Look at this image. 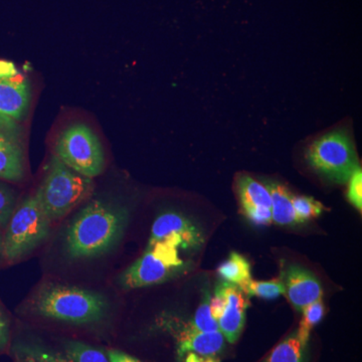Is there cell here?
<instances>
[{
  "mask_svg": "<svg viewBox=\"0 0 362 362\" xmlns=\"http://www.w3.org/2000/svg\"><path fill=\"white\" fill-rule=\"evenodd\" d=\"M128 223L129 211L126 207L99 199L89 202L66 230V255L73 259H84L110 252L122 239Z\"/></svg>",
  "mask_w": 362,
  "mask_h": 362,
  "instance_id": "1",
  "label": "cell"
},
{
  "mask_svg": "<svg viewBox=\"0 0 362 362\" xmlns=\"http://www.w3.org/2000/svg\"><path fill=\"white\" fill-rule=\"evenodd\" d=\"M37 315L75 325L97 323L108 312L106 298L99 293L61 284L42 286L33 299Z\"/></svg>",
  "mask_w": 362,
  "mask_h": 362,
  "instance_id": "2",
  "label": "cell"
},
{
  "mask_svg": "<svg viewBox=\"0 0 362 362\" xmlns=\"http://www.w3.org/2000/svg\"><path fill=\"white\" fill-rule=\"evenodd\" d=\"M180 250L190 251L180 238L168 237L149 242L141 258L123 272L119 284L123 289L132 290L161 284L177 277L190 266L181 258Z\"/></svg>",
  "mask_w": 362,
  "mask_h": 362,
  "instance_id": "3",
  "label": "cell"
},
{
  "mask_svg": "<svg viewBox=\"0 0 362 362\" xmlns=\"http://www.w3.org/2000/svg\"><path fill=\"white\" fill-rule=\"evenodd\" d=\"M94 187L92 178L78 175L54 156L35 197L47 218L54 221L87 201Z\"/></svg>",
  "mask_w": 362,
  "mask_h": 362,
  "instance_id": "4",
  "label": "cell"
},
{
  "mask_svg": "<svg viewBox=\"0 0 362 362\" xmlns=\"http://www.w3.org/2000/svg\"><path fill=\"white\" fill-rule=\"evenodd\" d=\"M52 221L35 195L25 197L14 209L2 238V256L16 262L35 251L47 239Z\"/></svg>",
  "mask_w": 362,
  "mask_h": 362,
  "instance_id": "5",
  "label": "cell"
},
{
  "mask_svg": "<svg viewBox=\"0 0 362 362\" xmlns=\"http://www.w3.org/2000/svg\"><path fill=\"white\" fill-rule=\"evenodd\" d=\"M306 160L319 175L335 183L349 182L359 168L354 142L343 130L332 131L312 143Z\"/></svg>",
  "mask_w": 362,
  "mask_h": 362,
  "instance_id": "6",
  "label": "cell"
},
{
  "mask_svg": "<svg viewBox=\"0 0 362 362\" xmlns=\"http://www.w3.org/2000/svg\"><path fill=\"white\" fill-rule=\"evenodd\" d=\"M56 156L78 175L92 180L101 175L105 168L101 142L85 124H74L59 135Z\"/></svg>",
  "mask_w": 362,
  "mask_h": 362,
  "instance_id": "7",
  "label": "cell"
},
{
  "mask_svg": "<svg viewBox=\"0 0 362 362\" xmlns=\"http://www.w3.org/2000/svg\"><path fill=\"white\" fill-rule=\"evenodd\" d=\"M280 278L284 284L286 297L297 310L321 299L322 286L318 278L310 271L299 265L283 267Z\"/></svg>",
  "mask_w": 362,
  "mask_h": 362,
  "instance_id": "8",
  "label": "cell"
},
{
  "mask_svg": "<svg viewBox=\"0 0 362 362\" xmlns=\"http://www.w3.org/2000/svg\"><path fill=\"white\" fill-rule=\"evenodd\" d=\"M30 101L28 80L20 73L0 78V123L13 124L25 117Z\"/></svg>",
  "mask_w": 362,
  "mask_h": 362,
  "instance_id": "9",
  "label": "cell"
},
{
  "mask_svg": "<svg viewBox=\"0 0 362 362\" xmlns=\"http://www.w3.org/2000/svg\"><path fill=\"white\" fill-rule=\"evenodd\" d=\"M168 237H178L183 240L190 250L197 251L204 243V235L189 218L175 211L160 214L152 226L149 242Z\"/></svg>",
  "mask_w": 362,
  "mask_h": 362,
  "instance_id": "10",
  "label": "cell"
},
{
  "mask_svg": "<svg viewBox=\"0 0 362 362\" xmlns=\"http://www.w3.org/2000/svg\"><path fill=\"white\" fill-rule=\"evenodd\" d=\"M223 291L226 300L225 310L218 319V329L228 342L235 343L246 323L247 298L238 286L223 282Z\"/></svg>",
  "mask_w": 362,
  "mask_h": 362,
  "instance_id": "11",
  "label": "cell"
},
{
  "mask_svg": "<svg viewBox=\"0 0 362 362\" xmlns=\"http://www.w3.org/2000/svg\"><path fill=\"white\" fill-rule=\"evenodd\" d=\"M225 346V337L220 330L213 332H201L192 329L183 333L178 344V352L182 356L194 354L199 356H218Z\"/></svg>",
  "mask_w": 362,
  "mask_h": 362,
  "instance_id": "12",
  "label": "cell"
},
{
  "mask_svg": "<svg viewBox=\"0 0 362 362\" xmlns=\"http://www.w3.org/2000/svg\"><path fill=\"white\" fill-rule=\"evenodd\" d=\"M25 177V156L18 142L0 132V180L18 182Z\"/></svg>",
  "mask_w": 362,
  "mask_h": 362,
  "instance_id": "13",
  "label": "cell"
},
{
  "mask_svg": "<svg viewBox=\"0 0 362 362\" xmlns=\"http://www.w3.org/2000/svg\"><path fill=\"white\" fill-rule=\"evenodd\" d=\"M272 199V221L279 226L297 225L298 220L292 204L291 192L279 182L269 181L266 183Z\"/></svg>",
  "mask_w": 362,
  "mask_h": 362,
  "instance_id": "14",
  "label": "cell"
},
{
  "mask_svg": "<svg viewBox=\"0 0 362 362\" xmlns=\"http://www.w3.org/2000/svg\"><path fill=\"white\" fill-rule=\"evenodd\" d=\"M237 190L243 211L252 209H271L270 192L266 185L249 175H240L237 180Z\"/></svg>",
  "mask_w": 362,
  "mask_h": 362,
  "instance_id": "15",
  "label": "cell"
},
{
  "mask_svg": "<svg viewBox=\"0 0 362 362\" xmlns=\"http://www.w3.org/2000/svg\"><path fill=\"white\" fill-rule=\"evenodd\" d=\"M307 346L298 337L297 331H294L279 343L263 362H307Z\"/></svg>",
  "mask_w": 362,
  "mask_h": 362,
  "instance_id": "16",
  "label": "cell"
},
{
  "mask_svg": "<svg viewBox=\"0 0 362 362\" xmlns=\"http://www.w3.org/2000/svg\"><path fill=\"white\" fill-rule=\"evenodd\" d=\"M221 281L239 286L251 280V264L239 252H230L228 258L218 269Z\"/></svg>",
  "mask_w": 362,
  "mask_h": 362,
  "instance_id": "17",
  "label": "cell"
},
{
  "mask_svg": "<svg viewBox=\"0 0 362 362\" xmlns=\"http://www.w3.org/2000/svg\"><path fill=\"white\" fill-rule=\"evenodd\" d=\"M239 288L247 296L259 297L267 300L276 299L285 293L284 284L281 278L270 281H254L251 279L239 286Z\"/></svg>",
  "mask_w": 362,
  "mask_h": 362,
  "instance_id": "18",
  "label": "cell"
},
{
  "mask_svg": "<svg viewBox=\"0 0 362 362\" xmlns=\"http://www.w3.org/2000/svg\"><path fill=\"white\" fill-rule=\"evenodd\" d=\"M68 362H110L102 350L78 341H70L66 345Z\"/></svg>",
  "mask_w": 362,
  "mask_h": 362,
  "instance_id": "19",
  "label": "cell"
},
{
  "mask_svg": "<svg viewBox=\"0 0 362 362\" xmlns=\"http://www.w3.org/2000/svg\"><path fill=\"white\" fill-rule=\"evenodd\" d=\"M302 312H303V319H302L301 323H300L297 334L298 337L300 338V340L304 344L308 345L312 328L322 320L324 313H325V308H324V305L320 299L305 307Z\"/></svg>",
  "mask_w": 362,
  "mask_h": 362,
  "instance_id": "20",
  "label": "cell"
},
{
  "mask_svg": "<svg viewBox=\"0 0 362 362\" xmlns=\"http://www.w3.org/2000/svg\"><path fill=\"white\" fill-rule=\"evenodd\" d=\"M209 301H211V296L209 292H206L201 305L195 312L194 318L192 320V327H194L192 329L201 331V332H213V331L220 330L218 320L211 314Z\"/></svg>",
  "mask_w": 362,
  "mask_h": 362,
  "instance_id": "21",
  "label": "cell"
},
{
  "mask_svg": "<svg viewBox=\"0 0 362 362\" xmlns=\"http://www.w3.org/2000/svg\"><path fill=\"white\" fill-rule=\"evenodd\" d=\"M292 204L299 223L317 218L324 211L322 204L312 197L293 195Z\"/></svg>",
  "mask_w": 362,
  "mask_h": 362,
  "instance_id": "22",
  "label": "cell"
},
{
  "mask_svg": "<svg viewBox=\"0 0 362 362\" xmlns=\"http://www.w3.org/2000/svg\"><path fill=\"white\" fill-rule=\"evenodd\" d=\"M16 206V192L0 181V228H6Z\"/></svg>",
  "mask_w": 362,
  "mask_h": 362,
  "instance_id": "23",
  "label": "cell"
},
{
  "mask_svg": "<svg viewBox=\"0 0 362 362\" xmlns=\"http://www.w3.org/2000/svg\"><path fill=\"white\" fill-rule=\"evenodd\" d=\"M349 185V201L356 209L361 211L362 209V171L361 168H357L350 176Z\"/></svg>",
  "mask_w": 362,
  "mask_h": 362,
  "instance_id": "24",
  "label": "cell"
},
{
  "mask_svg": "<svg viewBox=\"0 0 362 362\" xmlns=\"http://www.w3.org/2000/svg\"><path fill=\"white\" fill-rule=\"evenodd\" d=\"M245 214L254 225L267 226L272 223L271 209H252L244 211Z\"/></svg>",
  "mask_w": 362,
  "mask_h": 362,
  "instance_id": "25",
  "label": "cell"
},
{
  "mask_svg": "<svg viewBox=\"0 0 362 362\" xmlns=\"http://www.w3.org/2000/svg\"><path fill=\"white\" fill-rule=\"evenodd\" d=\"M107 356H108L110 362H142L139 359L125 354V352L115 349L109 350Z\"/></svg>",
  "mask_w": 362,
  "mask_h": 362,
  "instance_id": "26",
  "label": "cell"
},
{
  "mask_svg": "<svg viewBox=\"0 0 362 362\" xmlns=\"http://www.w3.org/2000/svg\"><path fill=\"white\" fill-rule=\"evenodd\" d=\"M18 71L13 63L8 61H0V78L13 77Z\"/></svg>",
  "mask_w": 362,
  "mask_h": 362,
  "instance_id": "27",
  "label": "cell"
},
{
  "mask_svg": "<svg viewBox=\"0 0 362 362\" xmlns=\"http://www.w3.org/2000/svg\"><path fill=\"white\" fill-rule=\"evenodd\" d=\"M8 325L1 312H0V347L4 346L8 340Z\"/></svg>",
  "mask_w": 362,
  "mask_h": 362,
  "instance_id": "28",
  "label": "cell"
},
{
  "mask_svg": "<svg viewBox=\"0 0 362 362\" xmlns=\"http://www.w3.org/2000/svg\"><path fill=\"white\" fill-rule=\"evenodd\" d=\"M187 354V362H214V361H211V359H207V361H204V359H202L201 357L194 354Z\"/></svg>",
  "mask_w": 362,
  "mask_h": 362,
  "instance_id": "29",
  "label": "cell"
},
{
  "mask_svg": "<svg viewBox=\"0 0 362 362\" xmlns=\"http://www.w3.org/2000/svg\"><path fill=\"white\" fill-rule=\"evenodd\" d=\"M2 255V237L1 233H0V256Z\"/></svg>",
  "mask_w": 362,
  "mask_h": 362,
  "instance_id": "30",
  "label": "cell"
}]
</instances>
